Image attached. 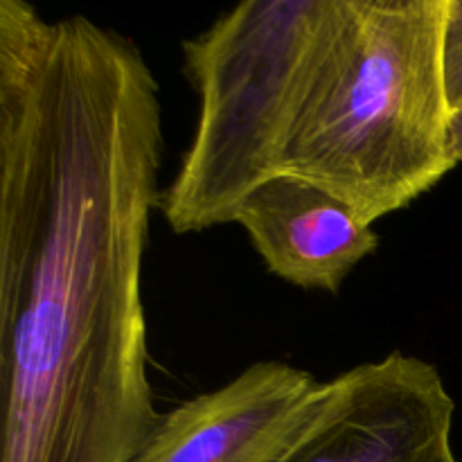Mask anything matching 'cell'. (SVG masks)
Wrapping results in <instances>:
<instances>
[{"label":"cell","mask_w":462,"mask_h":462,"mask_svg":"<svg viewBox=\"0 0 462 462\" xmlns=\"http://www.w3.org/2000/svg\"><path fill=\"white\" fill-rule=\"evenodd\" d=\"M162 149L134 39L0 0V462H131L156 431L143 262Z\"/></svg>","instance_id":"cell-1"},{"label":"cell","mask_w":462,"mask_h":462,"mask_svg":"<svg viewBox=\"0 0 462 462\" xmlns=\"http://www.w3.org/2000/svg\"><path fill=\"white\" fill-rule=\"evenodd\" d=\"M449 7L451 0H346L284 174L373 226L458 165L445 77Z\"/></svg>","instance_id":"cell-2"},{"label":"cell","mask_w":462,"mask_h":462,"mask_svg":"<svg viewBox=\"0 0 462 462\" xmlns=\"http://www.w3.org/2000/svg\"><path fill=\"white\" fill-rule=\"evenodd\" d=\"M343 14L346 0H244L183 41L199 120L158 203L176 235L233 224L248 194L284 174Z\"/></svg>","instance_id":"cell-3"},{"label":"cell","mask_w":462,"mask_h":462,"mask_svg":"<svg viewBox=\"0 0 462 462\" xmlns=\"http://www.w3.org/2000/svg\"><path fill=\"white\" fill-rule=\"evenodd\" d=\"M454 413L436 365L391 352L323 382L271 462H460Z\"/></svg>","instance_id":"cell-4"},{"label":"cell","mask_w":462,"mask_h":462,"mask_svg":"<svg viewBox=\"0 0 462 462\" xmlns=\"http://www.w3.org/2000/svg\"><path fill=\"white\" fill-rule=\"evenodd\" d=\"M323 382L284 361H257L158 422L131 462H271L300 427Z\"/></svg>","instance_id":"cell-5"},{"label":"cell","mask_w":462,"mask_h":462,"mask_svg":"<svg viewBox=\"0 0 462 462\" xmlns=\"http://www.w3.org/2000/svg\"><path fill=\"white\" fill-rule=\"evenodd\" d=\"M233 224L246 230L266 269L307 291L337 293L379 248V235L350 208L291 174L248 194Z\"/></svg>","instance_id":"cell-6"},{"label":"cell","mask_w":462,"mask_h":462,"mask_svg":"<svg viewBox=\"0 0 462 462\" xmlns=\"http://www.w3.org/2000/svg\"><path fill=\"white\" fill-rule=\"evenodd\" d=\"M445 77L451 111L462 106V0H451L445 34Z\"/></svg>","instance_id":"cell-7"},{"label":"cell","mask_w":462,"mask_h":462,"mask_svg":"<svg viewBox=\"0 0 462 462\" xmlns=\"http://www.w3.org/2000/svg\"><path fill=\"white\" fill-rule=\"evenodd\" d=\"M451 149L456 161L462 162V106L451 113Z\"/></svg>","instance_id":"cell-8"}]
</instances>
